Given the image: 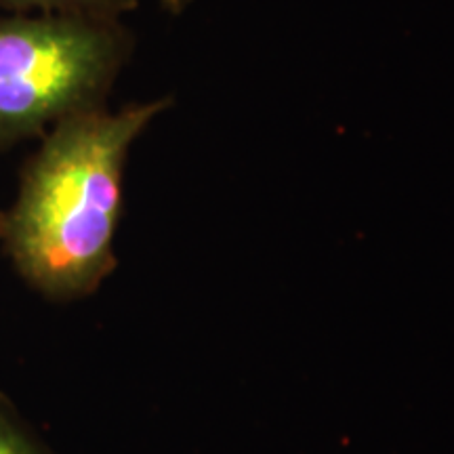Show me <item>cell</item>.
I'll list each match as a JSON object with an SVG mask.
<instances>
[{
    "label": "cell",
    "mask_w": 454,
    "mask_h": 454,
    "mask_svg": "<svg viewBox=\"0 0 454 454\" xmlns=\"http://www.w3.org/2000/svg\"><path fill=\"white\" fill-rule=\"evenodd\" d=\"M170 104L99 106L38 139L13 200L0 211V248L27 286L51 301H76L112 274L129 152Z\"/></svg>",
    "instance_id": "obj_1"
},
{
    "label": "cell",
    "mask_w": 454,
    "mask_h": 454,
    "mask_svg": "<svg viewBox=\"0 0 454 454\" xmlns=\"http://www.w3.org/2000/svg\"><path fill=\"white\" fill-rule=\"evenodd\" d=\"M137 0H0L4 13L76 15L98 20H122Z\"/></svg>",
    "instance_id": "obj_3"
},
{
    "label": "cell",
    "mask_w": 454,
    "mask_h": 454,
    "mask_svg": "<svg viewBox=\"0 0 454 454\" xmlns=\"http://www.w3.org/2000/svg\"><path fill=\"white\" fill-rule=\"evenodd\" d=\"M0 454H47L41 442L17 419L13 408L0 402Z\"/></svg>",
    "instance_id": "obj_4"
},
{
    "label": "cell",
    "mask_w": 454,
    "mask_h": 454,
    "mask_svg": "<svg viewBox=\"0 0 454 454\" xmlns=\"http://www.w3.org/2000/svg\"><path fill=\"white\" fill-rule=\"evenodd\" d=\"M133 53L122 20L7 13L0 17V150L74 114L106 106Z\"/></svg>",
    "instance_id": "obj_2"
},
{
    "label": "cell",
    "mask_w": 454,
    "mask_h": 454,
    "mask_svg": "<svg viewBox=\"0 0 454 454\" xmlns=\"http://www.w3.org/2000/svg\"><path fill=\"white\" fill-rule=\"evenodd\" d=\"M162 7L167 13L170 15H179L181 11H184L187 4H190V0H160Z\"/></svg>",
    "instance_id": "obj_5"
}]
</instances>
